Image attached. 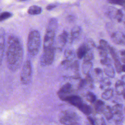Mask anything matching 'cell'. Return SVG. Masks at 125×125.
Here are the masks:
<instances>
[{
	"label": "cell",
	"instance_id": "6da1fadb",
	"mask_svg": "<svg viewBox=\"0 0 125 125\" xmlns=\"http://www.w3.org/2000/svg\"><path fill=\"white\" fill-rule=\"evenodd\" d=\"M23 49L19 39L11 36L8 40L6 51L7 66L12 71H16L20 68L23 60Z\"/></svg>",
	"mask_w": 125,
	"mask_h": 125
},
{
	"label": "cell",
	"instance_id": "7a4b0ae2",
	"mask_svg": "<svg viewBox=\"0 0 125 125\" xmlns=\"http://www.w3.org/2000/svg\"><path fill=\"white\" fill-rule=\"evenodd\" d=\"M58 21L56 19L52 18L50 20L44 38L43 49L53 47L55 33L57 30Z\"/></svg>",
	"mask_w": 125,
	"mask_h": 125
},
{
	"label": "cell",
	"instance_id": "3957f363",
	"mask_svg": "<svg viewBox=\"0 0 125 125\" xmlns=\"http://www.w3.org/2000/svg\"><path fill=\"white\" fill-rule=\"evenodd\" d=\"M41 36L37 30L31 31L27 40V50L31 56H35L39 52L41 46Z\"/></svg>",
	"mask_w": 125,
	"mask_h": 125
},
{
	"label": "cell",
	"instance_id": "277c9868",
	"mask_svg": "<svg viewBox=\"0 0 125 125\" xmlns=\"http://www.w3.org/2000/svg\"><path fill=\"white\" fill-rule=\"evenodd\" d=\"M61 123L64 125H80V118L74 111L66 110L62 111L59 117Z\"/></svg>",
	"mask_w": 125,
	"mask_h": 125
},
{
	"label": "cell",
	"instance_id": "5b68a950",
	"mask_svg": "<svg viewBox=\"0 0 125 125\" xmlns=\"http://www.w3.org/2000/svg\"><path fill=\"white\" fill-rule=\"evenodd\" d=\"M32 77V66L30 61L27 60L23 65L21 74V81L24 84H28L31 80Z\"/></svg>",
	"mask_w": 125,
	"mask_h": 125
},
{
	"label": "cell",
	"instance_id": "8992f818",
	"mask_svg": "<svg viewBox=\"0 0 125 125\" xmlns=\"http://www.w3.org/2000/svg\"><path fill=\"white\" fill-rule=\"evenodd\" d=\"M54 58V48L53 47L43 49V53L41 57V64L43 66L50 65Z\"/></svg>",
	"mask_w": 125,
	"mask_h": 125
},
{
	"label": "cell",
	"instance_id": "52a82bcc",
	"mask_svg": "<svg viewBox=\"0 0 125 125\" xmlns=\"http://www.w3.org/2000/svg\"><path fill=\"white\" fill-rule=\"evenodd\" d=\"M73 91V87L71 83H66L62 86L57 92L58 97L62 100H64L67 97L71 95V93Z\"/></svg>",
	"mask_w": 125,
	"mask_h": 125
},
{
	"label": "cell",
	"instance_id": "ba28073f",
	"mask_svg": "<svg viewBox=\"0 0 125 125\" xmlns=\"http://www.w3.org/2000/svg\"><path fill=\"white\" fill-rule=\"evenodd\" d=\"M111 38L115 43L125 45V34L121 32H115L111 35Z\"/></svg>",
	"mask_w": 125,
	"mask_h": 125
},
{
	"label": "cell",
	"instance_id": "9c48e42d",
	"mask_svg": "<svg viewBox=\"0 0 125 125\" xmlns=\"http://www.w3.org/2000/svg\"><path fill=\"white\" fill-rule=\"evenodd\" d=\"M64 101L68 102L78 108H79V107L83 103L81 98L77 95H71L66 97Z\"/></svg>",
	"mask_w": 125,
	"mask_h": 125
},
{
	"label": "cell",
	"instance_id": "30bf717a",
	"mask_svg": "<svg viewBox=\"0 0 125 125\" xmlns=\"http://www.w3.org/2000/svg\"><path fill=\"white\" fill-rule=\"evenodd\" d=\"M4 31L2 28H0V65L1 63L5 47Z\"/></svg>",
	"mask_w": 125,
	"mask_h": 125
},
{
	"label": "cell",
	"instance_id": "8fae6325",
	"mask_svg": "<svg viewBox=\"0 0 125 125\" xmlns=\"http://www.w3.org/2000/svg\"><path fill=\"white\" fill-rule=\"evenodd\" d=\"M68 38V33L66 31H63L58 37L57 47L58 48L62 49L67 42Z\"/></svg>",
	"mask_w": 125,
	"mask_h": 125
},
{
	"label": "cell",
	"instance_id": "7c38bea8",
	"mask_svg": "<svg viewBox=\"0 0 125 125\" xmlns=\"http://www.w3.org/2000/svg\"><path fill=\"white\" fill-rule=\"evenodd\" d=\"M89 48L88 45L86 44H83L81 45L78 49L77 51V56L79 59L83 58L86 54Z\"/></svg>",
	"mask_w": 125,
	"mask_h": 125
},
{
	"label": "cell",
	"instance_id": "4fadbf2b",
	"mask_svg": "<svg viewBox=\"0 0 125 125\" xmlns=\"http://www.w3.org/2000/svg\"><path fill=\"white\" fill-rule=\"evenodd\" d=\"M104 102L100 100H96L94 103V108L96 112L98 113H101L105 106Z\"/></svg>",
	"mask_w": 125,
	"mask_h": 125
},
{
	"label": "cell",
	"instance_id": "5bb4252c",
	"mask_svg": "<svg viewBox=\"0 0 125 125\" xmlns=\"http://www.w3.org/2000/svg\"><path fill=\"white\" fill-rule=\"evenodd\" d=\"M124 84L121 80H117L115 84V90L117 94L122 95L125 90Z\"/></svg>",
	"mask_w": 125,
	"mask_h": 125
},
{
	"label": "cell",
	"instance_id": "9a60e30c",
	"mask_svg": "<svg viewBox=\"0 0 125 125\" xmlns=\"http://www.w3.org/2000/svg\"><path fill=\"white\" fill-rule=\"evenodd\" d=\"M102 113L104 115L105 118L107 120H110L112 119L113 116V113L112 109L108 105H105L102 111Z\"/></svg>",
	"mask_w": 125,
	"mask_h": 125
},
{
	"label": "cell",
	"instance_id": "2e32d148",
	"mask_svg": "<svg viewBox=\"0 0 125 125\" xmlns=\"http://www.w3.org/2000/svg\"><path fill=\"white\" fill-rule=\"evenodd\" d=\"M81 29L80 26H76L74 27L71 32V37H70V41L72 42L76 38H77L81 33Z\"/></svg>",
	"mask_w": 125,
	"mask_h": 125
},
{
	"label": "cell",
	"instance_id": "e0dca14e",
	"mask_svg": "<svg viewBox=\"0 0 125 125\" xmlns=\"http://www.w3.org/2000/svg\"><path fill=\"white\" fill-rule=\"evenodd\" d=\"M42 11L41 7L37 5L31 6L27 10V12L30 15H35L40 14Z\"/></svg>",
	"mask_w": 125,
	"mask_h": 125
},
{
	"label": "cell",
	"instance_id": "ac0fdd59",
	"mask_svg": "<svg viewBox=\"0 0 125 125\" xmlns=\"http://www.w3.org/2000/svg\"><path fill=\"white\" fill-rule=\"evenodd\" d=\"M78 109L86 115H90L92 112V109L90 106L84 103L79 107Z\"/></svg>",
	"mask_w": 125,
	"mask_h": 125
},
{
	"label": "cell",
	"instance_id": "d6986e66",
	"mask_svg": "<svg viewBox=\"0 0 125 125\" xmlns=\"http://www.w3.org/2000/svg\"><path fill=\"white\" fill-rule=\"evenodd\" d=\"M104 72L109 77L113 78L115 76V71L111 64L106 65V67L104 69Z\"/></svg>",
	"mask_w": 125,
	"mask_h": 125
},
{
	"label": "cell",
	"instance_id": "ffe728a7",
	"mask_svg": "<svg viewBox=\"0 0 125 125\" xmlns=\"http://www.w3.org/2000/svg\"><path fill=\"white\" fill-rule=\"evenodd\" d=\"M92 66V63L91 62H83L82 65V70L83 73L86 75L89 74Z\"/></svg>",
	"mask_w": 125,
	"mask_h": 125
},
{
	"label": "cell",
	"instance_id": "44dd1931",
	"mask_svg": "<svg viewBox=\"0 0 125 125\" xmlns=\"http://www.w3.org/2000/svg\"><path fill=\"white\" fill-rule=\"evenodd\" d=\"M113 95V91L112 89L108 88L105 90L102 94V98L105 100L110 99Z\"/></svg>",
	"mask_w": 125,
	"mask_h": 125
},
{
	"label": "cell",
	"instance_id": "7402d4cb",
	"mask_svg": "<svg viewBox=\"0 0 125 125\" xmlns=\"http://www.w3.org/2000/svg\"><path fill=\"white\" fill-rule=\"evenodd\" d=\"M111 84V82L108 79H104L102 80L100 83V87L101 89L106 90L109 88V86Z\"/></svg>",
	"mask_w": 125,
	"mask_h": 125
},
{
	"label": "cell",
	"instance_id": "603a6c76",
	"mask_svg": "<svg viewBox=\"0 0 125 125\" xmlns=\"http://www.w3.org/2000/svg\"><path fill=\"white\" fill-rule=\"evenodd\" d=\"M113 114H122V105L120 104H117L111 108Z\"/></svg>",
	"mask_w": 125,
	"mask_h": 125
},
{
	"label": "cell",
	"instance_id": "cb8c5ba5",
	"mask_svg": "<svg viewBox=\"0 0 125 125\" xmlns=\"http://www.w3.org/2000/svg\"><path fill=\"white\" fill-rule=\"evenodd\" d=\"M99 43H100L99 46L100 47H101L103 49L105 50L107 52H109L110 47L111 46H110V45H109V44L106 41L104 40H101L99 42Z\"/></svg>",
	"mask_w": 125,
	"mask_h": 125
},
{
	"label": "cell",
	"instance_id": "d4e9b609",
	"mask_svg": "<svg viewBox=\"0 0 125 125\" xmlns=\"http://www.w3.org/2000/svg\"><path fill=\"white\" fill-rule=\"evenodd\" d=\"M114 62V65L115 67L116 68V71L118 73H120L122 71V65L121 64L120 61L118 59V57L115 58L113 59Z\"/></svg>",
	"mask_w": 125,
	"mask_h": 125
},
{
	"label": "cell",
	"instance_id": "484cf974",
	"mask_svg": "<svg viewBox=\"0 0 125 125\" xmlns=\"http://www.w3.org/2000/svg\"><path fill=\"white\" fill-rule=\"evenodd\" d=\"M86 100L90 103H94L96 101V97L95 95L93 93L91 92H88L87 93L86 95Z\"/></svg>",
	"mask_w": 125,
	"mask_h": 125
},
{
	"label": "cell",
	"instance_id": "4316f807",
	"mask_svg": "<svg viewBox=\"0 0 125 125\" xmlns=\"http://www.w3.org/2000/svg\"><path fill=\"white\" fill-rule=\"evenodd\" d=\"M107 1L110 3L119 5L125 8V0H107Z\"/></svg>",
	"mask_w": 125,
	"mask_h": 125
},
{
	"label": "cell",
	"instance_id": "83f0119b",
	"mask_svg": "<svg viewBox=\"0 0 125 125\" xmlns=\"http://www.w3.org/2000/svg\"><path fill=\"white\" fill-rule=\"evenodd\" d=\"M12 13L8 12H4L0 14V21H4L11 17H12Z\"/></svg>",
	"mask_w": 125,
	"mask_h": 125
},
{
	"label": "cell",
	"instance_id": "f1b7e54d",
	"mask_svg": "<svg viewBox=\"0 0 125 125\" xmlns=\"http://www.w3.org/2000/svg\"><path fill=\"white\" fill-rule=\"evenodd\" d=\"M93 58V55L89 49L83 57V62H91Z\"/></svg>",
	"mask_w": 125,
	"mask_h": 125
},
{
	"label": "cell",
	"instance_id": "f546056e",
	"mask_svg": "<svg viewBox=\"0 0 125 125\" xmlns=\"http://www.w3.org/2000/svg\"><path fill=\"white\" fill-rule=\"evenodd\" d=\"M114 121V122L116 124H120L123 119V116L122 114H113V118Z\"/></svg>",
	"mask_w": 125,
	"mask_h": 125
},
{
	"label": "cell",
	"instance_id": "4dcf8cb0",
	"mask_svg": "<svg viewBox=\"0 0 125 125\" xmlns=\"http://www.w3.org/2000/svg\"><path fill=\"white\" fill-rule=\"evenodd\" d=\"M123 17V13L121 9H117L116 12V14L115 16V19L118 22H121L122 21Z\"/></svg>",
	"mask_w": 125,
	"mask_h": 125
},
{
	"label": "cell",
	"instance_id": "1f68e13d",
	"mask_svg": "<svg viewBox=\"0 0 125 125\" xmlns=\"http://www.w3.org/2000/svg\"><path fill=\"white\" fill-rule=\"evenodd\" d=\"M98 49L99 54L101 57L104 58H105V57H107V52L106 51L103 49L100 46H98Z\"/></svg>",
	"mask_w": 125,
	"mask_h": 125
},
{
	"label": "cell",
	"instance_id": "d6a6232c",
	"mask_svg": "<svg viewBox=\"0 0 125 125\" xmlns=\"http://www.w3.org/2000/svg\"><path fill=\"white\" fill-rule=\"evenodd\" d=\"M101 63L103 65H107L109 64H111V61L109 58H108L107 57L105 58H102L101 60Z\"/></svg>",
	"mask_w": 125,
	"mask_h": 125
},
{
	"label": "cell",
	"instance_id": "836d02e7",
	"mask_svg": "<svg viewBox=\"0 0 125 125\" xmlns=\"http://www.w3.org/2000/svg\"><path fill=\"white\" fill-rule=\"evenodd\" d=\"M95 122L96 124L97 125H106V124L105 123V121L103 118H98L95 120Z\"/></svg>",
	"mask_w": 125,
	"mask_h": 125
},
{
	"label": "cell",
	"instance_id": "e575fe53",
	"mask_svg": "<svg viewBox=\"0 0 125 125\" xmlns=\"http://www.w3.org/2000/svg\"><path fill=\"white\" fill-rule=\"evenodd\" d=\"M120 54L121 56V59L122 62L125 64V50H123L120 52Z\"/></svg>",
	"mask_w": 125,
	"mask_h": 125
},
{
	"label": "cell",
	"instance_id": "d590c367",
	"mask_svg": "<svg viewBox=\"0 0 125 125\" xmlns=\"http://www.w3.org/2000/svg\"><path fill=\"white\" fill-rule=\"evenodd\" d=\"M87 120L88 121V123L91 125H96L95 120L93 118H92L91 117L87 116Z\"/></svg>",
	"mask_w": 125,
	"mask_h": 125
},
{
	"label": "cell",
	"instance_id": "8d00e7d4",
	"mask_svg": "<svg viewBox=\"0 0 125 125\" xmlns=\"http://www.w3.org/2000/svg\"><path fill=\"white\" fill-rule=\"evenodd\" d=\"M56 6V5L55 4H50L48 5L46 7V9L48 10H51Z\"/></svg>",
	"mask_w": 125,
	"mask_h": 125
},
{
	"label": "cell",
	"instance_id": "74e56055",
	"mask_svg": "<svg viewBox=\"0 0 125 125\" xmlns=\"http://www.w3.org/2000/svg\"><path fill=\"white\" fill-rule=\"evenodd\" d=\"M94 71L95 72V73L97 75H99L100 74H101L102 73V70L101 69L99 68H96L94 69Z\"/></svg>",
	"mask_w": 125,
	"mask_h": 125
},
{
	"label": "cell",
	"instance_id": "f35d334b",
	"mask_svg": "<svg viewBox=\"0 0 125 125\" xmlns=\"http://www.w3.org/2000/svg\"><path fill=\"white\" fill-rule=\"evenodd\" d=\"M121 81L125 85V75H123L121 78Z\"/></svg>",
	"mask_w": 125,
	"mask_h": 125
},
{
	"label": "cell",
	"instance_id": "ab89813d",
	"mask_svg": "<svg viewBox=\"0 0 125 125\" xmlns=\"http://www.w3.org/2000/svg\"><path fill=\"white\" fill-rule=\"evenodd\" d=\"M122 71L125 72V64L122 65Z\"/></svg>",
	"mask_w": 125,
	"mask_h": 125
},
{
	"label": "cell",
	"instance_id": "60d3db41",
	"mask_svg": "<svg viewBox=\"0 0 125 125\" xmlns=\"http://www.w3.org/2000/svg\"><path fill=\"white\" fill-rule=\"evenodd\" d=\"M122 95H123V96L124 99L125 100V91L124 92V93H123V94Z\"/></svg>",
	"mask_w": 125,
	"mask_h": 125
},
{
	"label": "cell",
	"instance_id": "b9f144b4",
	"mask_svg": "<svg viewBox=\"0 0 125 125\" xmlns=\"http://www.w3.org/2000/svg\"><path fill=\"white\" fill-rule=\"evenodd\" d=\"M86 125H91L89 123H87L86 124Z\"/></svg>",
	"mask_w": 125,
	"mask_h": 125
},
{
	"label": "cell",
	"instance_id": "7bdbcfd3",
	"mask_svg": "<svg viewBox=\"0 0 125 125\" xmlns=\"http://www.w3.org/2000/svg\"><path fill=\"white\" fill-rule=\"evenodd\" d=\"M19 0V1H24V0Z\"/></svg>",
	"mask_w": 125,
	"mask_h": 125
}]
</instances>
